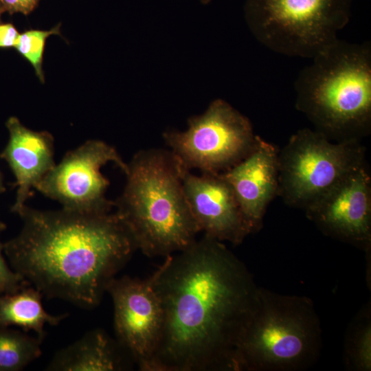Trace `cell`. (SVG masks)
<instances>
[{
  "label": "cell",
  "instance_id": "cell-5",
  "mask_svg": "<svg viewBox=\"0 0 371 371\" xmlns=\"http://www.w3.org/2000/svg\"><path fill=\"white\" fill-rule=\"evenodd\" d=\"M260 302L240 342L238 371H299L312 366L322 348L312 300L260 288Z\"/></svg>",
  "mask_w": 371,
  "mask_h": 371
},
{
  "label": "cell",
  "instance_id": "cell-13",
  "mask_svg": "<svg viewBox=\"0 0 371 371\" xmlns=\"http://www.w3.org/2000/svg\"><path fill=\"white\" fill-rule=\"evenodd\" d=\"M221 174L234 190L250 234L259 231L268 205L278 195L277 148L258 136L251 153Z\"/></svg>",
  "mask_w": 371,
  "mask_h": 371
},
{
  "label": "cell",
  "instance_id": "cell-11",
  "mask_svg": "<svg viewBox=\"0 0 371 371\" xmlns=\"http://www.w3.org/2000/svg\"><path fill=\"white\" fill-rule=\"evenodd\" d=\"M305 211L325 234L368 252L371 245V178L366 164L350 172Z\"/></svg>",
  "mask_w": 371,
  "mask_h": 371
},
{
  "label": "cell",
  "instance_id": "cell-6",
  "mask_svg": "<svg viewBox=\"0 0 371 371\" xmlns=\"http://www.w3.org/2000/svg\"><path fill=\"white\" fill-rule=\"evenodd\" d=\"M354 0H245L247 25L269 49L312 58L337 39Z\"/></svg>",
  "mask_w": 371,
  "mask_h": 371
},
{
  "label": "cell",
  "instance_id": "cell-15",
  "mask_svg": "<svg viewBox=\"0 0 371 371\" xmlns=\"http://www.w3.org/2000/svg\"><path fill=\"white\" fill-rule=\"evenodd\" d=\"M127 351L100 329L58 350L47 367L52 371H118L128 368ZM129 355V354H128Z\"/></svg>",
  "mask_w": 371,
  "mask_h": 371
},
{
  "label": "cell",
  "instance_id": "cell-18",
  "mask_svg": "<svg viewBox=\"0 0 371 371\" xmlns=\"http://www.w3.org/2000/svg\"><path fill=\"white\" fill-rule=\"evenodd\" d=\"M43 338L0 327V371H19L41 355Z\"/></svg>",
  "mask_w": 371,
  "mask_h": 371
},
{
  "label": "cell",
  "instance_id": "cell-16",
  "mask_svg": "<svg viewBox=\"0 0 371 371\" xmlns=\"http://www.w3.org/2000/svg\"><path fill=\"white\" fill-rule=\"evenodd\" d=\"M43 294L29 285L12 293L0 294V327L16 326L25 331L33 330L44 338V326L58 325L67 313L52 315L44 309Z\"/></svg>",
  "mask_w": 371,
  "mask_h": 371
},
{
  "label": "cell",
  "instance_id": "cell-10",
  "mask_svg": "<svg viewBox=\"0 0 371 371\" xmlns=\"http://www.w3.org/2000/svg\"><path fill=\"white\" fill-rule=\"evenodd\" d=\"M108 292L113 302L119 344L143 371H150L163 326V309L153 275L146 279L115 277Z\"/></svg>",
  "mask_w": 371,
  "mask_h": 371
},
{
  "label": "cell",
  "instance_id": "cell-12",
  "mask_svg": "<svg viewBox=\"0 0 371 371\" xmlns=\"http://www.w3.org/2000/svg\"><path fill=\"white\" fill-rule=\"evenodd\" d=\"M182 181L192 216L204 235L237 245L250 234L234 190L221 173L195 175L185 169Z\"/></svg>",
  "mask_w": 371,
  "mask_h": 371
},
{
  "label": "cell",
  "instance_id": "cell-4",
  "mask_svg": "<svg viewBox=\"0 0 371 371\" xmlns=\"http://www.w3.org/2000/svg\"><path fill=\"white\" fill-rule=\"evenodd\" d=\"M294 84L295 106L328 138L358 139L371 124V46L336 39Z\"/></svg>",
  "mask_w": 371,
  "mask_h": 371
},
{
  "label": "cell",
  "instance_id": "cell-25",
  "mask_svg": "<svg viewBox=\"0 0 371 371\" xmlns=\"http://www.w3.org/2000/svg\"><path fill=\"white\" fill-rule=\"evenodd\" d=\"M203 1H207L208 0H203Z\"/></svg>",
  "mask_w": 371,
  "mask_h": 371
},
{
  "label": "cell",
  "instance_id": "cell-17",
  "mask_svg": "<svg viewBox=\"0 0 371 371\" xmlns=\"http://www.w3.org/2000/svg\"><path fill=\"white\" fill-rule=\"evenodd\" d=\"M344 359L347 368L371 370V308L365 305L352 321L346 335Z\"/></svg>",
  "mask_w": 371,
  "mask_h": 371
},
{
  "label": "cell",
  "instance_id": "cell-1",
  "mask_svg": "<svg viewBox=\"0 0 371 371\" xmlns=\"http://www.w3.org/2000/svg\"><path fill=\"white\" fill-rule=\"evenodd\" d=\"M163 326L150 371H238L260 288L223 242L203 235L152 274Z\"/></svg>",
  "mask_w": 371,
  "mask_h": 371
},
{
  "label": "cell",
  "instance_id": "cell-23",
  "mask_svg": "<svg viewBox=\"0 0 371 371\" xmlns=\"http://www.w3.org/2000/svg\"><path fill=\"white\" fill-rule=\"evenodd\" d=\"M5 192V187L3 182V174L0 171V196Z\"/></svg>",
  "mask_w": 371,
  "mask_h": 371
},
{
  "label": "cell",
  "instance_id": "cell-19",
  "mask_svg": "<svg viewBox=\"0 0 371 371\" xmlns=\"http://www.w3.org/2000/svg\"><path fill=\"white\" fill-rule=\"evenodd\" d=\"M60 25L49 30H30L20 34L15 46L18 52L27 60L35 70L36 75L44 82L43 57L47 38L51 35H60Z\"/></svg>",
  "mask_w": 371,
  "mask_h": 371
},
{
  "label": "cell",
  "instance_id": "cell-7",
  "mask_svg": "<svg viewBox=\"0 0 371 371\" xmlns=\"http://www.w3.org/2000/svg\"><path fill=\"white\" fill-rule=\"evenodd\" d=\"M365 164L358 139L333 142L302 128L278 151V191L286 204L306 210L355 168Z\"/></svg>",
  "mask_w": 371,
  "mask_h": 371
},
{
  "label": "cell",
  "instance_id": "cell-2",
  "mask_svg": "<svg viewBox=\"0 0 371 371\" xmlns=\"http://www.w3.org/2000/svg\"><path fill=\"white\" fill-rule=\"evenodd\" d=\"M19 234L3 243L12 269L43 295L97 306L137 247L116 213L91 214L25 205Z\"/></svg>",
  "mask_w": 371,
  "mask_h": 371
},
{
  "label": "cell",
  "instance_id": "cell-8",
  "mask_svg": "<svg viewBox=\"0 0 371 371\" xmlns=\"http://www.w3.org/2000/svg\"><path fill=\"white\" fill-rule=\"evenodd\" d=\"M163 137L185 169L221 173L251 153L258 135L246 116L216 99L203 113L188 120L186 131L169 130Z\"/></svg>",
  "mask_w": 371,
  "mask_h": 371
},
{
  "label": "cell",
  "instance_id": "cell-3",
  "mask_svg": "<svg viewBox=\"0 0 371 371\" xmlns=\"http://www.w3.org/2000/svg\"><path fill=\"white\" fill-rule=\"evenodd\" d=\"M184 170L162 148L139 150L127 163L126 183L114 207L137 249L148 257L166 258L196 240L200 229L183 191Z\"/></svg>",
  "mask_w": 371,
  "mask_h": 371
},
{
  "label": "cell",
  "instance_id": "cell-24",
  "mask_svg": "<svg viewBox=\"0 0 371 371\" xmlns=\"http://www.w3.org/2000/svg\"><path fill=\"white\" fill-rule=\"evenodd\" d=\"M4 12H5V10L3 1H2V0H0V18H1V14Z\"/></svg>",
  "mask_w": 371,
  "mask_h": 371
},
{
  "label": "cell",
  "instance_id": "cell-20",
  "mask_svg": "<svg viewBox=\"0 0 371 371\" xmlns=\"http://www.w3.org/2000/svg\"><path fill=\"white\" fill-rule=\"evenodd\" d=\"M5 229V223L0 220V236ZM2 251L3 243L0 240V294L14 293L30 285L23 276L8 267Z\"/></svg>",
  "mask_w": 371,
  "mask_h": 371
},
{
  "label": "cell",
  "instance_id": "cell-9",
  "mask_svg": "<svg viewBox=\"0 0 371 371\" xmlns=\"http://www.w3.org/2000/svg\"><path fill=\"white\" fill-rule=\"evenodd\" d=\"M109 162L115 164L124 173L127 170V163L113 146L101 140H88L67 153L35 189L58 201L66 210L91 214L110 212L114 201L105 194L110 183L100 172Z\"/></svg>",
  "mask_w": 371,
  "mask_h": 371
},
{
  "label": "cell",
  "instance_id": "cell-14",
  "mask_svg": "<svg viewBox=\"0 0 371 371\" xmlns=\"http://www.w3.org/2000/svg\"><path fill=\"white\" fill-rule=\"evenodd\" d=\"M5 126L9 139L0 158L7 162L16 179V199L11 211L17 214L32 196V190L55 166L54 141L49 132L29 129L14 116L8 119Z\"/></svg>",
  "mask_w": 371,
  "mask_h": 371
},
{
  "label": "cell",
  "instance_id": "cell-21",
  "mask_svg": "<svg viewBox=\"0 0 371 371\" xmlns=\"http://www.w3.org/2000/svg\"><path fill=\"white\" fill-rule=\"evenodd\" d=\"M5 11L10 14L20 12L28 14L36 6L39 0H2Z\"/></svg>",
  "mask_w": 371,
  "mask_h": 371
},
{
  "label": "cell",
  "instance_id": "cell-22",
  "mask_svg": "<svg viewBox=\"0 0 371 371\" xmlns=\"http://www.w3.org/2000/svg\"><path fill=\"white\" fill-rule=\"evenodd\" d=\"M20 34L11 23L0 24V47H15Z\"/></svg>",
  "mask_w": 371,
  "mask_h": 371
}]
</instances>
